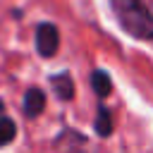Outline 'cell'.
I'll return each mask as SVG.
<instances>
[{"label": "cell", "instance_id": "cell-1", "mask_svg": "<svg viewBox=\"0 0 153 153\" xmlns=\"http://www.w3.org/2000/svg\"><path fill=\"white\" fill-rule=\"evenodd\" d=\"M110 10L124 33L136 41L153 38V14L141 0H110Z\"/></svg>", "mask_w": 153, "mask_h": 153}, {"label": "cell", "instance_id": "cell-2", "mask_svg": "<svg viewBox=\"0 0 153 153\" xmlns=\"http://www.w3.org/2000/svg\"><path fill=\"white\" fill-rule=\"evenodd\" d=\"M60 45V31L50 22H41L36 26V50L41 57H53Z\"/></svg>", "mask_w": 153, "mask_h": 153}, {"label": "cell", "instance_id": "cell-3", "mask_svg": "<svg viewBox=\"0 0 153 153\" xmlns=\"http://www.w3.org/2000/svg\"><path fill=\"white\" fill-rule=\"evenodd\" d=\"M22 110H24V115H26L29 120L38 117V115L45 110V93H43L41 88H36V86L26 88L24 100H22Z\"/></svg>", "mask_w": 153, "mask_h": 153}, {"label": "cell", "instance_id": "cell-4", "mask_svg": "<svg viewBox=\"0 0 153 153\" xmlns=\"http://www.w3.org/2000/svg\"><path fill=\"white\" fill-rule=\"evenodd\" d=\"M50 84H53V91L60 100H72L74 96V81L67 72H60V74H53L50 76Z\"/></svg>", "mask_w": 153, "mask_h": 153}, {"label": "cell", "instance_id": "cell-5", "mask_svg": "<svg viewBox=\"0 0 153 153\" xmlns=\"http://www.w3.org/2000/svg\"><path fill=\"white\" fill-rule=\"evenodd\" d=\"M91 86H93V91H96L98 98H105L112 91V79H110V74L105 69H96L91 74Z\"/></svg>", "mask_w": 153, "mask_h": 153}, {"label": "cell", "instance_id": "cell-6", "mask_svg": "<svg viewBox=\"0 0 153 153\" xmlns=\"http://www.w3.org/2000/svg\"><path fill=\"white\" fill-rule=\"evenodd\" d=\"M96 134L98 136H110L112 134V115L105 105H100L98 112H96Z\"/></svg>", "mask_w": 153, "mask_h": 153}, {"label": "cell", "instance_id": "cell-7", "mask_svg": "<svg viewBox=\"0 0 153 153\" xmlns=\"http://www.w3.org/2000/svg\"><path fill=\"white\" fill-rule=\"evenodd\" d=\"M14 136H17V124H14L10 117L0 115V148L7 146V143H12Z\"/></svg>", "mask_w": 153, "mask_h": 153}]
</instances>
